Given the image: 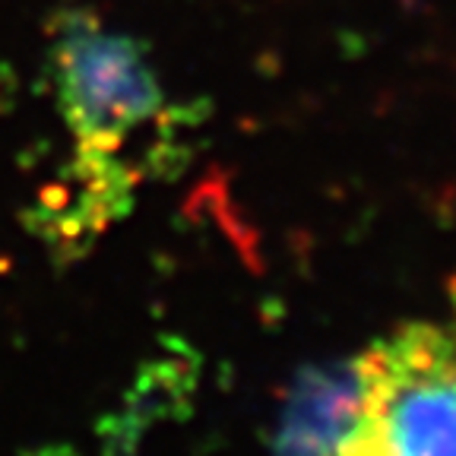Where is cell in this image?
I'll return each instance as SVG.
<instances>
[{
    "instance_id": "1",
    "label": "cell",
    "mask_w": 456,
    "mask_h": 456,
    "mask_svg": "<svg viewBox=\"0 0 456 456\" xmlns=\"http://www.w3.org/2000/svg\"><path fill=\"white\" fill-rule=\"evenodd\" d=\"M51 77L61 118L77 140L79 175L102 187L118 181V156L168 111V95L146 48L73 10L54 28Z\"/></svg>"
},
{
    "instance_id": "3",
    "label": "cell",
    "mask_w": 456,
    "mask_h": 456,
    "mask_svg": "<svg viewBox=\"0 0 456 456\" xmlns=\"http://www.w3.org/2000/svg\"><path fill=\"white\" fill-rule=\"evenodd\" d=\"M355 412V368L327 364L305 370L285 399L273 456H336Z\"/></svg>"
},
{
    "instance_id": "2",
    "label": "cell",
    "mask_w": 456,
    "mask_h": 456,
    "mask_svg": "<svg viewBox=\"0 0 456 456\" xmlns=\"http://www.w3.org/2000/svg\"><path fill=\"white\" fill-rule=\"evenodd\" d=\"M352 368L355 412L336 456H456V330L409 323Z\"/></svg>"
}]
</instances>
